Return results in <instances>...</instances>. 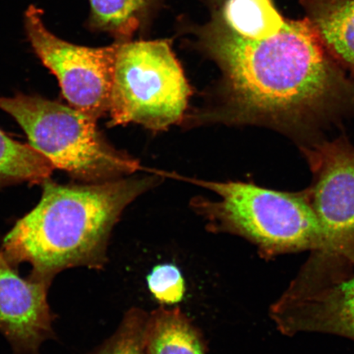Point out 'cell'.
Instances as JSON below:
<instances>
[{"mask_svg":"<svg viewBox=\"0 0 354 354\" xmlns=\"http://www.w3.org/2000/svg\"><path fill=\"white\" fill-rule=\"evenodd\" d=\"M197 33L223 70L231 109L242 121L300 126L342 99L343 74L307 17L286 20L276 37L254 41L234 33L218 12Z\"/></svg>","mask_w":354,"mask_h":354,"instance_id":"6da1fadb","label":"cell"},{"mask_svg":"<svg viewBox=\"0 0 354 354\" xmlns=\"http://www.w3.org/2000/svg\"><path fill=\"white\" fill-rule=\"evenodd\" d=\"M151 183L141 179L60 185L48 179L38 205L17 221L0 249L16 267L32 266L30 278L50 285L66 269H103L115 224Z\"/></svg>","mask_w":354,"mask_h":354,"instance_id":"7a4b0ae2","label":"cell"},{"mask_svg":"<svg viewBox=\"0 0 354 354\" xmlns=\"http://www.w3.org/2000/svg\"><path fill=\"white\" fill-rule=\"evenodd\" d=\"M192 181L221 198L202 209L216 232L246 239L263 256L326 250L324 231L308 196L232 181Z\"/></svg>","mask_w":354,"mask_h":354,"instance_id":"3957f363","label":"cell"},{"mask_svg":"<svg viewBox=\"0 0 354 354\" xmlns=\"http://www.w3.org/2000/svg\"><path fill=\"white\" fill-rule=\"evenodd\" d=\"M0 110L19 123L29 145L55 169L74 179L96 183L138 168L105 142L94 118L70 105L19 93L0 96Z\"/></svg>","mask_w":354,"mask_h":354,"instance_id":"277c9868","label":"cell"},{"mask_svg":"<svg viewBox=\"0 0 354 354\" xmlns=\"http://www.w3.org/2000/svg\"><path fill=\"white\" fill-rule=\"evenodd\" d=\"M119 42L111 124L138 123L158 131L180 120L192 91L170 41Z\"/></svg>","mask_w":354,"mask_h":354,"instance_id":"5b68a950","label":"cell"},{"mask_svg":"<svg viewBox=\"0 0 354 354\" xmlns=\"http://www.w3.org/2000/svg\"><path fill=\"white\" fill-rule=\"evenodd\" d=\"M24 24L35 54L59 81L68 105L95 120L109 112L120 42L93 48L64 41L47 28L43 10L34 4Z\"/></svg>","mask_w":354,"mask_h":354,"instance_id":"8992f818","label":"cell"},{"mask_svg":"<svg viewBox=\"0 0 354 354\" xmlns=\"http://www.w3.org/2000/svg\"><path fill=\"white\" fill-rule=\"evenodd\" d=\"M287 334L322 332L354 340V273L333 255L313 256L282 296Z\"/></svg>","mask_w":354,"mask_h":354,"instance_id":"52a82bcc","label":"cell"},{"mask_svg":"<svg viewBox=\"0 0 354 354\" xmlns=\"http://www.w3.org/2000/svg\"><path fill=\"white\" fill-rule=\"evenodd\" d=\"M312 159L317 179L308 197L325 233L323 251L354 263V148L326 144Z\"/></svg>","mask_w":354,"mask_h":354,"instance_id":"ba28073f","label":"cell"},{"mask_svg":"<svg viewBox=\"0 0 354 354\" xmlns=\"http://www.w3.org/2000/svg\"><path fill=\"white\" fill-rule=\"evenodd\" d=\"M50 286L21 277L0 249V332L16 354H39L42 343L54 337Z\"/></svg>","mask_w":354,"mask_h":354,"instance_id":"9c48e42d","label":"cell"},{"mask_svg":"<svg viewBox=\"0 0 354 354\" xmlns=\"http://www.w3.org/2000/svg\"><path fill=\"white\" fill-rule=\"evenodd\" d=\"M323 46L354 76V0H300Z\"/></svg>","mask_w":354,"mask_h":354,"instance_id":"30bf717a","label":"cell"},{"mask_svg":"<svg viewBox=\"0 0 354 354\" xmlns=\"http://www.w3.org/2000/svg\"><path fill=\"white\" fill-rule=\"evenodd\" d=\"M147 354H206L201 332L179 308H159L149 315Z\"/></svg>","mask_w":354,"mask_h":354,"instance_id":"8fae6325","label":"cell"},{"mask_svg":"<svg viewBox=\"0 0 354 354\" xmlns=\"http://www.w3.org/2000/svg\"><path fill=\"white\" fill-rule=\"evenodd\" d=\"M90 16L86 28L93 32L113 35L118 41H128L142 30L160 0H88Z\"/></svg>","mask_w":354,"mask_h":354,"instance_id":"7c38bea8","label":"cell"},{"mask_svg":"<svg viewBox=\"0 0 354 354\" xmlns=\"http://www.w3.org/2000/svg\"><path fill=\"white\" fill-rule=\"evenodd\" d=\"M221 15L234 33L254 41L276 37L286 21L272 0H227Z\"/></svg>","mask_w":354,"mask_h":354,"instance_id":"4fadbf2b","label":"cell"},{"mask_svg":"<svg viewBox=\"0 0 354 354\" xmlns=\"http://www.w3.org/2000/svg\"><path fill=\"white\" fill-rule=\"evenodd\" d=\"M55 169L32 146L13 140L0 130V189L24 183L43 184Z\"/></svg>","mask_w":354,"mask_h":354,"instance_id":"5bb4252c","label":"cell"},{"mask_svg":"<svg viewBox=\"0 0 354 354\" xmlns=\"http://www.w3.org/2000/svg\"><path fill=\"white\" fill-rule=\"evenodd\" d=\"M148 319L149 315L144 310L131 308L116 332L95 354H147L145 334Z\"/></svg>","mask_w":354,"mask_h":354,"instance_id":"9a60e30c","label":"cell"},{"mask_svg":"<svg viewBox=\"0 0 354 354\" xmlns=\"http://www.w3.org/2000/svg\"><path fill=\"white\" fill-rule=\"evenodd\" d=\"M147 283L153 297L162 304L178 303L184 297V279L179 268L175 265L157 266L149 274Z\"/></svg>","mask_w":354,"mask_h":354,"instance_id":"2e32d148","label":"cell"}]
</instances>
